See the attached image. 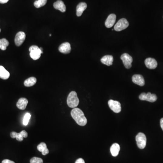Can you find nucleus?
<instances>
[{
  "label": "nucleus",
  "instance_id": "5701e85b",
  "mask_svg": "<svg viewBox=\"0 0 163 163\" xmlns=\"http://www.w3.org/2000/svg\"><path fill=\"white\" fill-rule=\"evenodd\" d=\"M47 0H36L34 2V6L36 8H39L44 6L46 4Z\"/></svg>",
  "mask_w": 163,
  "mask_h": 163
},
{
  "label": "nucleus",
  "instance_id": "f8f14e48",
  "mask_svg": "<svg viewBox=\"0 0 163 163\" xmlns=\"http://www.w3.org/2000/svg\"><path fill=\"white\" fill-rule=\"evenodd\" d=\"M58 50L63 54H68L71 51V45L68 42L63 43L59 46Z\"/></svg>",
  "mask_w": 163,
  "mask_h": 163
},
{
  "label": "nucleus",
  "instance_id": "2f4dec72",
  "mask_svg": "<svg viewBox=\"0 0 163 163\" xmlns=\"http://www.w3.org/2000/svg\"><path fill=\"white\" fill-rule=\"evenodd\" d=\"M160 123H161V127L163 131V118L161 119V121H160Z\"/></svg>",
  "mask_w": 163,
  "mask_h": 163
},
{
  "label": "nucleus",
  "instance_id": "f257e3e1",
  "mask_svg": "<svg viewBox=\"0 0 163 163\" xmlns=\"http://www.w3.org/2000/svg\"><path fill=\"white\" fill-rule=\"evenodd\" d=\"M71 115L73 118L78 125L84 126L87 123V119L83 111L78 108H75L72 110Z\"/></svg>",
  "mask_w": 163,
  "mask_h": 163
},
{
  "label": "nucleus",
  "instance_id": "20e7f679",
  "mask_svg": "<svg viewBox=\"0 0 163 163\" xmlns=\"http://www.w3.org/2000/svg\"><path fill=\"white\" fill-rule=\"evenodd\" d=\"M137 146L140 149L145 148L146 145V137L145 135L143 133L140 132L135 137Z\"/></svg>",
  "mask_w": 163,
  "mask_h": 163
},
{
  "label": "nucleus",
  "instance_id": "b1692460",
  "mask_svg": "<svg viewBox=\"0 0 163 163\" xmlns=\"http://www.w3.org/2000/svg\"><path fill=\"white\" fill-rule=\"evenodd\" d=\"M31 118V115L29 113H27L25 115L24 118L23 119V123L24 125H27L28 124L29 121Z\"/></svg>",
  "mask_w": 163,
  "mask_h": 163
},
{
  "label": "nucleus",
  "instance_id": "72a5a7b5",
  "mask_svg": "<svg viewBox=\"0 0 163 163\" xmlns=\"http://www.w3.org/2000/svg\"><path fill=\"white\" fill-rule=\"evenodd\" d=\"M1 32V29H0V32Z\"/></svg>",
  "mask_w": 163,
  "mask_h": 163
},
{
  "label": "nucleus",
  "instance_id": "39448f33",
  "mask_svg": "<svg viewBox=\"0 0 163 163\" xmlns=\"http://www.w3.org/2000/svg\"><path fill=\"white\" fill-rule=\"evenodd\" d=\"M139 99L142 101H146L151 102H154L157 99V97L155 94H152L151 92L147 93H142L139 97Z\"/></svg>",
  "mask_w": 163,
  "mask_h": 163
},
{
  "label": "nucleus",
  "instance_id": "4be33fe9",
  "mask_svg": "<svg viewBox=\"0 0 163 163\" xmlns=\"http://www.w3.org/2000/svg\"><path fill=\"white\" fill-rule=\"evenodd\" d=\"M9 43L6 39H0V48L2 50H5L7 48V47L9 45Z\"/></svg>",
  "mask_w": 163,
  "mask_h": 163
},
{
  "label": "nucleus",
  "instance_id": "6ab92c4d",
  "mask_svg": "<svg viewBox=\"0 0 163 163\" xmlns=\"http://www.w3.org/2000/svg\"><path fill=\"white\" fill-rule=\"evenodd\" d=\"M10 73L2 66H0V78L4 80L8 79L10 77Z\"/></svg>",
  "mask_w": 163,
  "mask_h": 163
},
{
  "label": "nucleus",
  "instance_id": "6e6552de",
  "mask_svg": "<svg viewBox=\"0 0 163 163\" xmlns=\"http://www.w3.org/2000/svg\"><path fill=\"white\" fill-rule=\"evenodd\" d=\"M108 104L111 109L115 113H119L121 111V105L119 101L110 100L108 102Z\"/></svg>",
  "mask_w": 163,
  "mask_h": 163
},
{
  "label": "nucleus",
  "instance_id": "393cba45",
  "mask_svg": "<svg viewBox=\"0 0 163 163\" xmlns=\"http://www.w3.org/2000/svg\"><path fill=\"white\" fill-rule=\"evenodd\" d=\"M30 163H43V161L41 158L34 157L31 159Z\"/></svg>",
  "mask_w": 163,
  "mask_h": 163
},
{
  "label": "nucleus",
  "instance_id": "cd10ccee",
  "mask_svg": "<svg viewBox=\"0 0 163 163\" xmlns=\"http://www.w3.org/2000/svg\"><path fill=\"white\" fill-rule=\"evenodd\" d=\"M48 153H49V151H48V150L47 149V148H46L45 150H44V151L42 152V155H47Z\"/></svg>",
  "mask_w": 163,
  "mask_h": 163
},
{
  "label": "nucleus",
  "instance_id": "bb28decb",
  "mask_svg": "<svg viewBox=\"0 0 163 163\" xmlns=\"http://www.w3.org/2000/svg\"><path fill=\"white\" fill-rule=\"evenodd\" d=\"M20 133L22 135V136H23V138H27L28 137V133H27V132L25 131H22L20 132Z\"/></svg>",
  "mask_w": 163,
  "mask_h": 163
},
{
  "label": "nucleus",
  "instance_id": "9d476101",
  "mask_svg": "<svg viewBox=\"0 0 163 163\" xmlns=\"http://www.w3.org/2000/svg\"><path fill=\"white\" fill-rule=\"evenodd\" d=\"M145 64L147 68L151 69H155L158 65L156 60L151 58H146L145 61Z\"/></svg>",
  "mask_w": 163,
  "mask_h": 163
},
{
  "label": "nucleus",
  "instance_id": "7ed1b4c3",
  "mask_svg": "<svg viewBox=\"0 0 163 163\" xmlns=\"http://www.w3.org/2000/svg\"><path fill=\"white\" fill-rule=\"evenodd\" d=\"M30 56L33 60H36L39 59L41 56V54H43L39 47L36 45H32L29 48Z\"/></svg>",
  "mask_w": 163,
  "mask_h": 163
},
{
  "label": "nucleus",
  "instance_id": "c85d7f7f",
  "mask_svg": "<svg viewBox=\"0 0 163 163\" xmlns=\"http://www.w3.org/2000/svg\"><path fill=\"white\" fill-rule=\"evenodd\" d=\"M75 163H85V161H84L83 159H82V158H79V159L77 160Z\"/></svg>",
  "mask_w": 163,
  "mask_h": 163
},
{
  "label": "nucleus",
  "instance_id": "7c9ffc66",
  "mask_svg": "<svg viewBox=\"0 0 163 163\" xmlns=\"http://www.w3.org/2000/svg\"><path fill=\"white\" fill-rule=\"evenodd\" d=\"M9 1V0H0V3H6Z\"/></svg>",
  "mask_w": 163,
  "mask_h": 163
},
{
  "label": "nucleus",
  "instance_id": "ddd939ff",
  "mask_svg": "<svg viewBox=\"0 0 163 163\" xmlns=\"http://www.w3.org/2000/svg\"><path fill=\"white\" fill-rule=\"evenodd\" d=\"M133 82L140 86H143L145 85V80L143 77L140 75H134L132 78Z\"/></svg>",
  "mask_w": 163,
  "mask_h": 163
},
{
  "label": "nucleus",
  "instance_id": "dca6fc26",
  "mask_svg": "<svg viewBox=\"0 0 163 163\" xmlns=\"http://www.w3.org/2000/svg\"><path fill=\"white\" fill-rule=\"evenodd\" d=\"M101 61L102 64L107 66H111L113 64V57L112 56L108 55L103 56L101 59Z\"/></svg>",
  "mask_w": 163,
  "mask_h": 163
},
{
  "label": "nucleus",
  "instance_id": "a878e982",
  "mask_svg": "<svg viewBox=\"0 0 163 163\" xmlns=\"http://www.w3.org/2000/svg\"><path fill=\"white\" fill-rule=\"evenodd\" d=\"M47 148V145L44 142L41 143L40 144L37 146V149L39 151L41 152H42L44 150Z\"/></svg>",
  "mask_w": 163,
  "mask_h": 163
},
{
  "label": "nucleus",
  "instance_id": "2eb2a0df",
  "mask_svg": "<svg viewBox=\"0 0 163 163\" xmlns=\"http://www.w3.org/2000/svg\"><path fill=\"white\" fill-rule=\"evenodd\" d=\"M28 103V101L27 99L25 98H21L17 101L16 106L19 109L25 110L26 108Z\"/></svg>",
  "mask_w": 163,
  "mask_h": 163
},
{
  "label": "nucleus",
  "instance_id": "f3484780",
  "mask_svg": "<svg viewBox=\"0 0 163 163\" xmlns=\"http://www.w3.org/2000/svg\"><path fill=\"white\" fill-rule=\"evenodd\" d=\"M87 8V5L85 2H80L76 8V14L78 16H81L83 12Z\"/></svg>",
  "mask_w": 163,
  "mask_h": 163
},
{
  "label": "nucleus",
  "instance_id": "9b49d317",
  "mask_svg": "<svg viewBox=\"0 0 163 163\" xmlns=\"http://www.w3.org/2000/svg\"><path fill=\"white\" fill-rule=\"evenodd\" d=\"M116 18H117V16L114 14H111L110 15L105 22V26L106 27L110 28L112 27L116 22Z\"/></svg>",
  "mask_w": 163,
  "mask_h": 163
},
{
  "label": "nucleus",
  "instance_id": "0eeeda50",
  "mask_svg": "<svg viewBox=\"0 0 163 163\" xmlns=\"http://www.w3.org/2000/svg\"><path fill=\"white\" fill-rule=\"evenodd\" d=\"M121 59L122 60L124 66L125 68L129 69L131 67V63L133 61V58L131 56L127 53H124L121 57Z\"/></svg>",
  "mask_w": 163,
  "mask_h": 163
},
{
  "label": "nucleus",
  "instance_id": "412c9836",
  "mask_svg": "<svg viewBox=\"0 0 163 163\" xmlns=\"http://www.w3.org/2000/svg\"><path fill=\"white\" fill-rule=\"evenodd\" d=\"M10 135L12 138H16V140L19 141H22L23 140L24 138L20 133L12 132L10 134Z\"/></svg>",
  "mask_w": 163,
  "mask_h": 163
},
{
  "label": "nucleus",
  "instance_id": "473e14b6",
  "mask_svg": "<svg viewBox=\"0 0 163 163\" xmlns=\"http://www.w3.org/2000/svg\"><path fill=\"white\" fill-rule=\"evenodd\" d=\"M49 36H51V34H49Z\"/></svg>",
  "mask_w": 163,
  "mask_h": 163
},
{
  "label": "nucleus",
  "instance_id": "423d86ee",
  "mask_svg": "<svg viewBox=\"0 0 163 163\" xmlns=\"http://www.w3.org/2000/svg\"><path fill=\"white\" fill-rule=\"evenodd\" d=\"M128 21L125 18L120 19L114 26V30L117 32H121L126 29L129 26Z\"/></svg>",
  "mask_w": 163,
  "mask_h": 163
},
{
  "label": "nucleus",
  "instance_id": "1a4fd4ad",
  "mask_svg": "<svg viewBox=\"0 0 163 163\" xmlns=\"http://www.w3.org/2000/svg\"><path fill=\"white\" fill-rule=\"evenodd\" d=\"M25 37H26V35L24 32H20L17 33L15 39V43L16 45L17 46H20L21 45H22L23 42L25 41Z\"/></svg>",
  "mask_w": 163,
  "mask_h": 163
},
{
  "label": "nucleus",
  "instance_id": "4468645a",
  "mask_svg": "<svg viewBox=\"0 0 163 163\" xmlns=\"http://www.w3.org/2000/svg\"><path fill=\"white\" fill-rule=\"evenodd\" d=\"M54 7L56 10H59L62 12H66V6L64 2L61 0H58L54 3Z\"/></svg>",
  "mask_w": 163,
  "mask_h": 163
},
{
  "label": "nucleus",
  "instance_id": "a211bd4d",
  "mask_svg": "<svg viewBox=\"0 0 163 163\" xmlns=\"http://www.w3.org/2000/svg\"><path fill=\"white\" fill-rule=\"evenodd\" d=\"M120 151V146L118 144H113L111 147V153L112 156L114 157H116L118 155Z\"/></svg>",
  "mask_w": 163,
  "mask_h": 163
},
{
  "label": "nucleus",
  "instance_id": "f704fd0d",
  "mask_svg": "<svg viewBox=\"0 0 163 163\" xmlns=\"http://www.w3.org/2000/svg\"><path fill=\"white\" fill-rule=\"evenodd\" d=\"M35 1H36V0H35Z\"/></svg>",
  "mask_w": 163,
  "mask_h": 163
},
{
  "label": "nucleus",
  "instance_id": "aec40b11",
  "mask_svg": "<svg viewBox=\"0 0 163 163\" xmlns=\"http://www.w3.org/2000/svg\"><path fill=\"white\" fill-rule=\"evenodd\" d=\"M37 82V79L35 78L30 77L26 79L24 82V85L25 87H30L34 86Z\"/></svg>",
  "mask_w": 163,
  "mask_h": 163
},
{
  "label": "nucleus",
  "instance_id": "c756f323",
  "mask_svg": "<svg viewBox=\"0 0 163 163\" xmlns=\"http://www.w3.org/2000/svg\"><path fill=\"white\" fill-rule=\"evenodd\" d=\"M2 163H15L13 161L9 160H4L2 161Z\"/></svg>",
  "mask_w": 163,
  "mask_h": 163
},
{
  "label": "nucleus",
  "instance_id": "f03ea898",
  "mask_svg": "<svg viewBox=\"0 0 163 163\" xmlns=\"http://www.w3.org/2000/svg\"><path fill=\"white\" fill-rule=\"evenodd\" d=\"M67 102L68 107L72 108H75L78 106L79 100L76 92L72 91L69 93L68 97Z\"/></svg>",
  "mask_w": 163,
  "mask_h": 163
}]
</instances>
